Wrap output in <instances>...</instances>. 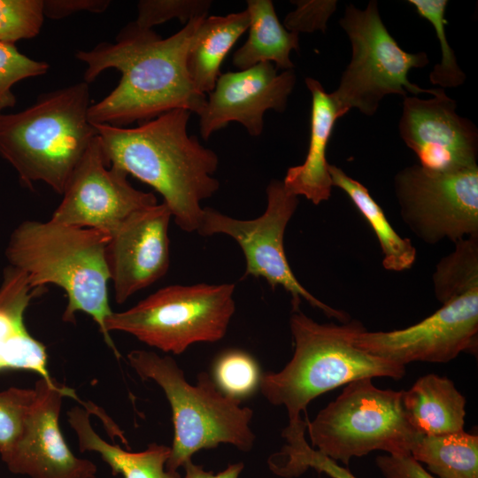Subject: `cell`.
<instances>
[{"label": "cell", "mask_w": 478, "mask_h": 478, "mask_svg": "<svg viewBox=\"0 0 478 478\" xmlns=\"http://www.w3.org/2000/svg\"><path fill=\"white\" fill-rule=\"evenodd\" d=\"M35 397V388L10 387L0 391V457L21 437Z\"/></svg>", "instance_id": "4dcf8cb0"}, {"label": "cell", "mask_w": 478, "mask_h": 478, "mask_svg": "<svg viewBox=\"0 0 478 478\" xmlns=\"http://www.w3.org/2000/svg\"><path fill=\"white\" fill-rule=\"evenodd\" d=\"M466 398L445 376L428 374L402 390L407 421L421 435H443L464 430Z\"/></svg>", "instance_id": "ffe728a7"}, {"label": "cell", "mask_w": 478, "mask_h": 478, "mask_svg": "<svg viewBox=\"0 0 478 478\" xmlns=\"http://www.w3.org/2000/svg\"><path fill=\"white\" fill-rule=\"evenodd\" d=\"M403 221L422 242L478 236V166L436 172L406 166L394 179Z\"/></svg>", "instance_id": "8fae6325"}, {"label": "cell", "mask_w": 478, "mask_h": 478, "mask_svg": "<svg viewBox=\"0 0 478 478\" xmlns=\"http://www.w3.org/2000/svg\"><path fill=\"white\" fill-rule=\"evenodd\" d=\"M306 425L307 421L302 419L288 424L281 433L287 443L280 451L269 457V468L285 478L299 476L308 468L325 473L331 478H357L348 468L309 445L305 438Z\"/></svg>", "instance_id": "484cf974"}, {"label": "cell", "mask_w": 478, "mask_h": 478, "mask_svg": "<svg viewBox=\"0 0 478 478\" xmlns=\"http://www.w3.org/2000/svg\"><path fill=\"white\" fill-rule=\"evenodd\" d=\"M306 428L312 448L345 466L374 451L410 455L419 435L406 420L402 390L379 389L370 378L346 384Z\"/></svg>", "instance_id": "52a82bcc"}, {"label": "cell", "mask_w": 478, "mask_h": 478, "mask_svg": "<svg viewBox=\"0 0 478 478\" xmlns=\"http://www.w3.org/2000/svg\"><path fill=\"white\" fill-rule=\"evenodd\" d=\"M305 84L312 95L309 147L303 164L289 167L282 182L291 194L318 205L331 196L327 148L335 121L343 115L320 81L308 77Z\"/></svg>", "instance_id": "d6986e66"}, {"label": "cell", "mask_w": 478, "mask_h": 478, "mask_svg": "<svg viewBox=\"0 0 478 478\" xmlns=\"http://www.w3.org/2000/svg\"><path fill=\"white\" fill-rule=\"evenodd\" d=\"M44 18L43 0H0V43L35 37Z\"/></svg>", "instance_id": "f546056e"}, {"label": "cell", "mask_w": 478, "mask_h": 478, "mask_svg": "<svg viewBox=\"0 0 478 478\" xmlns=\"http://www.w3.org/2000/svg\"><path fill=\"white\" fill-rule=\"evenodd\" d=\"M172 213L165 203L129 217L110 238L107 266L119 305L164 277L170 266Z\"/></svg>", "instance_id": "e0dca14e"}, {"label": "cell", "mask_w": 478, "mask_h": 478, "mask_svg": "<svg viewBox=\"0 0 478 478\" xmlns=\"http://www.w3.org/2000/svg\"><path fill=\"white\" fill-rule=\"evenodd\" d=\"M47 62L35 60L21 53L14 44L0 43V113L16 104L12 87L17 82L45 74Z\"/></svg>", "instance_id": "1f68e13d"}, {"label": "cell", "mask_w": 478, "mask_h": 478, "mask_svg": "<svg viewBox=\"0 0 478 478\" xmlns=\"http://www.w3.org/2000/svg\"><path fill=\"white\" fill-rule=\"evenodd\" d=\"M235 289L234 283L166 286L124 312H112L105 328L178 355L196 343L224 337L235 311Z\"/></svg>", "instance_id": "ba28073f"}, {"label": "cell", "mask_w": 478, "mask_h": 478, "mask_svg": "<svg viewBox=\"0 0 478 478\" xmlns=\"http://www.w3.org/2000/svg\"><path fill=\"white\" fill-rule=\"evenodd\" d=\"M260 374L256 361L242 351L223 353L214 365V379L221 391L237 399L253 392Z\"/></svg>", "instance_id": "f1b7e54d"}, {"label": "cell", "mask_w": 478, "mask_h": 478, "mask_svg": "<svg viewBox=\"0 0 478 478\" xmlns=\"http://www.w3.org/2000/svg\"><path fill=\"white\" fill-rule=\"evenodd\" d=\"M93 478H96V477H93Z\"/></svg>", "instance_id": "74e56055"}, {"label": "cell", "mask_w": 478, "mask_h": 478, "mask_svg": "<svg viewBox=\"0 0 478 478\" xmlns=\"http://www.w3.org/2000/svg\"><path fill=\"white\" fill-rule=\"evenodd\" d=\"M246 10L250 16L249 35L233 55L234 66L244 70L269 62L277 70L293 69L289 56L291 50H299L298 34L284 27L270 0H248Z\"/></svg>", "instance_id": "603a6c76"}, {"label": "cell", "mask_w": 478, "mask_h": 478, "mask_svg": "<svg viewBox=\"0 0 478 478\" xmlns=\"http://www.w3.org/2000/svg\"><path fill=\"white\" fill-rule=\"evenodd\" d=\"M182 467L185 470L184 478H239L244 465L242 462L231 464L218 474L205 471L201 466L194 464L192 460L185 463Z\"/></svg>", "instance_id": "8d00e7d4"}, {"label": "cell", "mask_w": 478, "mask_h": 478, "mask_svg": "<svg viewBox=\"0 0 478 478\" xmlns=\"http://www.w3.org/2000/svg\"><path fill=\"white\" fill-rule=\"evenodd\" d=\"M127 175L118 167L106 166L96 135L50 220L112 235L134 213L158 204L153 193L134 188Z\"/></svg>", "instance_id": "4fadbf2b"}, {"label": "cell", "mask_w": 478, "mask_h": 478, "mask_svg": "<svg viewBox=\"0 0 478 478\" xmlns=\"http://www.w3.org/2000/svg\"><path fill=\"white\" fill-rule=\"evenodd\" d=\"M127 360L143 381L151 380L161 387L171 405L174 436L166 469L177 471L197 451L220 443L244 452L252 449V410L224 394L207 373L199 374L197 384L191 385L171 356L134 350Z\"/></svg>", "instance_id": "8992f818"}, {"label": "cell", "mask_w": 478, "mask_h": 478, "mask_svg": "<svg viewBox=\"0 0 478 478\" xmlns=\"http://www.w3.org/2000/svg\"><path fill=\"white\" fill-rule=\"evenodd\" d=\"M289 328L295 347L291 359L280 372L266 373L259 381L266 400L285 406L289 422L299 420L315 397L342 385L364 378L399 380L405 374V366L355 345L356 334L364 328L357 320L318 323L297 309L292 311Z\"/></svg>", "instance_id": "5b68a950"}, {"label": "cell", "mask_w": 478, "mask_h": 478, "mask_svg": "<svg viewBox=\"0 0 478 478\" xmlns=\"http://www.w3.org/2000/svg\"><path fill=\"white\" fill-rule=\"evenodd\" d=\"M202 19H192L167 38L133 22L120 31L116 42H104L90 50L77 51L76 58L86 65L83 81L88 84L106 69L121 73L116 88L90 105L89 122L126 127L175 109L198 114L206 95L189 78L187 54Z\"/></svg>", "instance_id": "6da1fadb"}, {"label": "cell", "mask_w": 478, "mask_h": 478, "mask_svg": "<svg viewBox=\"0 0 478 478\" xmlns=\"http://www.w3.org/2000/svg\"><path fill=\"white\" fill-rule=\"evenodd\" d=\"M328 172L333 187H337L346 193L374 230L383 255V267L394 272L410 269L416 259V249L412 241L397 233L383 210L362 183L335 165H328Z\"/></svg>", "instance_id": "cb8c5ba5"}, {"label": "cell", "mask_w": 478, "mask_h": 478, "mask_svg": "<svg viewBox=\"0 0 478 478\" xmlns=\"http://www.w3.org/2000/svg\"><path fill=\"white\" fill-rule=\"evenodd\" d=\"M375 464L384 478H437L411 455H379Z\"/></svg>", "instance_id": "e575fe53"}, {"label": "cell", "mask_w": 478, "mask_h": 478, "mask_svg": "<svg viewBox=\"0 0 478 478\" xmlns=\"http://www.w3.org/2000/svg\"><path fill=\"white\" fill-rule=\"evenodd\" d=\"M111 235L93 228L48 221L25 220L12 232L5 257L23 271L33 289L61 288L67 297L62 320L75 323L82 312L97 324L104 342L120 353L105 328L112 313L108 298L110 274L106 251Z\"/></svg>", "instance_id": "3957f363"}, {"label": "cell", "mask_w": 478, "mask_h": 478, "mask_svg": "<svg viewBox=\"0 0 478 478\" xmlns=\"http://www.w3.org/2000/svg\"><path fill=\"white\" fill-rule=\"evenodd\" d=\"M249 24L246 9L226 16H206L199 21L187 54V70L199 92L206 95L213 89L223 60Z\"/></svg>", "instance_id": "44dd1931"}, {"label": "cell", "mask_w": 478, "mask_h": 478, "mask_svg": "<svg viewBox=\"0 0 478 478\" xmlns=\"http://www.w3.org/2000/svg\"><path fill=\"white\" fill-rule=\"evenodd\" d=\"M410 455L437 478H478V436L419 434Z\"/></svg>", "instance_id": "d4e9b609"}, {"label": "cell", "mask_w": 478, "mask_h": 478, "mask_svg": "<svg viewBox=\"0 0 478 478\" xmlns=\"http://www.w3.org/2000/svg\"><path fill=\"white\" fill-rule=\"evenodd\" d=\"M456 108L443 89L428 99L404 97L399 134L421 167L446 172L478 166V130Z\"/></svg>", "instance_id": "9a60e30c"}, {"label": "cell", "mask_w": 478, "mask_h": 478, "mask_svg": "<svg viewBox=\"0 0 478 478\" xmlns=\"http://www.w3.org/2000/svg\"><path fill=\"white\" fill-rule=\"evenodd\" d=\"M81 451H94L111 467L112 474L123 478H181L177 471L166 469L171 448L150 443L146 450L130 452L103 439L90 423L89 411L74 406L67 412Z\"/></svg>", "instance_id": "7402d4cb"}, {"label": "cell", "mask_w": 478, "mask_h": 478, "mask_svg": "<svg viewBox=\"0 0 478 478\" xmlns=\"http://www.w3.org/2000/svg\"><path fill=\"white\" fill-rule=\"evenodd\" d=\"M432 279L436 297L442 305L478 289V236L456 242L454 251L436 265Z\"/></svg>", "instance_id": "4316f807"}, {"label": "cell", "mask_w": 478, "mask_h": 478, "mask_svg": "<svg viewBox=\"0 0 478 478\" xmlns=\"http://www.w3.org/2000/svg\"><path fill=\"white\" fill-rule=\"evenodd\" d=\"M417 13L427 19L434 27L440 42L442 60L436 65L429 74V81L441 89L456 88L464 83L466 74L457 62L454 50L448 42L444 18L447 0H409Z\"/></svg>", "instance_id": "83f0119b"}, {"label": "cell", "mask_w": 478, "mask_h": 478, "mask_svg": "<svg viewBox=\"0 0 478 478\" xmlns=\"http://www.w3.org/2000/svg\"><path fill=\"white\" fill-rule=\"evenodd\" d=\"M266 192V210L253 220H238L204 207L197 233L203 236L223 234L233 238L244 255V277L263 278L273 289L283 288L291 296L292 311L300 309L304 299L328 318L342 323L349 321L345 312L332 308L311 294L298 281L288 262L284 234L297 208L298 197L289 192L280 180H272Z\"/></svg>", "instance_id": "30bf717a"}, {"label": "cell", "mask_w": 478, "mask_h": 478, "mask_svg": "<svg viewBox=\"0 0 478 478\" xmlns=\"http://www.w3.org/2000/svg\"><path fill=\"white\" fill-rule=\"evenodd\" d=\"M35 397L23 434L15 446L1 458L8 470L28 478H93L96 466L75 456L59 427L62 400L78 399L74 391L55 380L39 378Z\"/></svg>", "instance_id": "5bb4252c"}, {"label": "cell", "mask_w": 478, "mask_h": 478, "mask_svg": "<svg viewBox=\"0 0 478 478\" xmlns=\"http://www.w3.org/2000/svg\"><path fill=\"white\" fill-rule=\"evenodd\" d=\"M91 104L89 84L80 81L41 95L23 111L0 113V156L23 186L42 181L63 194L96 136Z\"/></svg>", "instance_id": "277c9868"}, {"label": "cell", "mask_w": 478, "mask_h": 478, "mask_svg": "<svg viewBox=\"0 0 478 478\" xmlns=\"http://www.w3.org/2000/svg\"><path fill=\"white\" fill-rule=\"evenodd\" d=\"M297 8L287 14L284 27L293 33L325 32L327 21L335 12L336 1H293Z\"/></svg>", "instance_id": "836d02e7"}, {"label": "cell", "mask_w": 478, "mask_h": 478, "mask_svg": "<svg viewBox=\"0 0 478 478\" xmlns=\"http://www.w3.org/2000/svg\"><path fill=\"white\" fill-rule=\"evenodd\" d=\"M212 5L210 0H141L137 4V19L134 22L143 29L153 27L173 19H178L186 25L194 18L207 16Z\"/></svg>", "instance_id": "d6a6232c"}, {"label": "cell", "mask_w": 478, "mask_h": 478, "mask_svg": "<svg viewBox=\"0 0 478 478\" xmlns=\"http://www.w3.org/2000/svg\"><path fill=\"white\" fill-rule=\"evenodd\" d=\"M477 335L478 289H474L408 328L378 332L364 328L356 334L354 343L372 355L405 366L414 361L446 363L462 351L474 353Z\"/></svg>", "instance_id": "7c38bea8"}, {"label": "cell", "mask_w": 478, "mask_h": 478, "mask_svg": "<svg viewBox=\"0 0 478 478\" xmlns=\"http://www.w3.org/2000/svg\"><path fill=\"white\" fill-rule=\"evenodd\" d=\"M295 84L293 69L278 73L269 62L221 73L197 114L202 138L207 140L231 121L242 124L251 136L260 135L265 112H283Z\"/></svg>", "instance_id": "2e32d148"}, {"label": "cell", "mask_w": 478, "mask_h": 478, "mask_svg": "<svg viewBox=\"0 0 478 478\" xmlns=\"http://www.w3.org/2000/svg\"><path fill=\"white\" fill-rule=\"evenodd\" d=\"M109 0H43V15L60 19L81 12L100 13L110 5Z\"/></svg>", "instance_id": "d590c367"}, {"label": "cell", "mask_w": 478, "mask_h": 478, "mask_svg": "<svg viewBox=\"0 0 478 478\" xmlns=\"http://www.w3.org/2000/svg\"><path fill=\"white\" fill-rule=\"evenodd\" d=\"M191 112H166L135 127L93 124L107 166H115L158 191L175 224L197 232L203 200L220 189L219 158L187 131Z\"/></svg>", "instance_id": "7a4b0ae2"}, {"label": "cell", "mask_w": 478, "mask_h": 478, "mask_svg": "<svg viewBox=\"0 0 478 478\" xmlns=\"http://www.w3.org/2000/svg\"><path fill=\"white\" fill-rule=\"evenodd\" d=\"M339 24L352 50L339 86L331 93L343 115L357 108L373 116L387 95L435 96L442 89H422L408 80L412 68H422L428 64V55L423 51H405L397 44L382 20L376 1H370L364 10L349 4Z\"/></svg>", "instance_id": "9c48e42d"}, {"label": "cell", "mask_w": 478, "mask_h": 478, "mask_svg": "<svg viewBox=\"0 0 478 478\" xmlns=\"http://www.w3.org/2000/svg\"><path fill=\"white\" fill-rule=\"evenodd\" d=\"M42 289H33L27 274L8 265L0 284V374L23 370L53 382L48 369L45 345L35 339L25 324V312Z\"/></svg>", "instance_id": "ac0fdd59"}]
</instances>
